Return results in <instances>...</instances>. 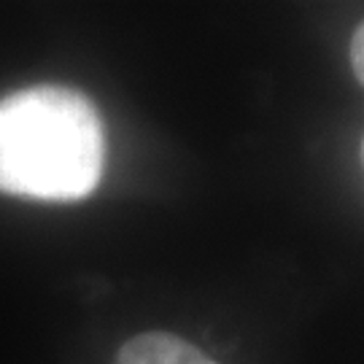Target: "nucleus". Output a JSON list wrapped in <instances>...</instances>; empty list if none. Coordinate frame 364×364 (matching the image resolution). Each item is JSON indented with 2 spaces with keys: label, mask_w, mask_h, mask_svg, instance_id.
<instances>
[{
  "label": "nucleus",
  "mask_w": 364,
  "mask_h": 364,
  "mask_svg": "<svg viewBox=\"0 0 364 364\" xmlns=\"http://www.w3.org/2000/svg\"><path fill=\"white\" fill-rule=\"evenodd\" d=\"M103 156V122L84 92L38 84L0 97V192L76 203L97 189Z\"/></svg>",
  "instance_id": "f257e3e1"
},
{
  "label": "nucleus",
  "mask_w": 364,
  "mask_h": 364,
  "mask_svg": "<svg viewBox=\"0 0 364 364\" xmlns=\"http://www.w3.org/2000/svg\"><path fill=\"white\" fill-rule=\"evenodd\" d=\"M362 159H364V141H362Z\"/></svg>",
  "instance_id": "20e7f679"
},
{
  "label": "nucleus",
  "mask_w": 364,
  "mask_h": 364,
  "mask_svg": "<svg viewBox=\"0 0 364 364\" xmlns=\"http://www.w3.org/2000/svg\"><path fill=\"white\" fill-rule=\"evenodd\" d=\"M114 364H219L173 332H144L119 348Z\"/></svg>",
  "instance_id": "f03ea898"
},
{
  "label": "nucleus",
  "mask_w": 364,
  "mask_h": 364,
  "mask_svg": "<svg viewBox=\"0 0 364 364\" xmlns=\"http://www.w3.org/2000/svg\"><path fill=\"white\" fill-rule=\"evenodd\" d=\"M351 65L356 78H359V84L364 87V22L356 27V33H353L351 38Z\"/></svg>",
  "instance_id": "7ed1b4c3"
}]
</instances>
